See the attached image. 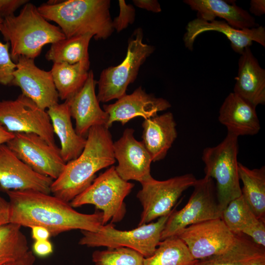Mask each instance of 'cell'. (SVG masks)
I'll use <instances>...</instances> for the list:
<instances>
[{
  "mask_svg": "<svg viewBox=\"0 0 265 265\" xmlns=\"http://www.w3.org/2000/svg\"><path fill=\"white\" fill-rule=\"evenodd\" d=\"M10 45L8 42L3 43L0 40V84L10 85L13 80V73L16 65L12 59Z\"/></svg>",
  "mask_w": 265,
  "mask_h": 265,
  "instance_id": "obj_33",
  "label": "cell"
},
{
  "mask_svg": "<svg viewBox=\"0 0 265 265\" xmlns=\"http://www.w3.org/2000/svg\"><path fill=\"white\" fill-rule=\"evenodd\" d=\"M242 234L250 237L257 245L265 247V222L258 219L252 225L245 229Z\"/></svg>",
  "mask_w": 265,
  "mask_h": 265,
  "instance_id": "obj_35",
  "label": "cell"
},
{
  "mask_svg": "<svg viewBox=\"0 0 265 265\" xmlns=\"http://www.w3.org/2000/svg\"><path fill=\"white\" fill-rule=\"evenodd\" d=\"M47 112L50 118L53 131L60 141V154L66 163L77 158L83 151L86 138L79 135L73 128L68 102L57 104Z\"/></svg>",
  "mask_w": 265,
  "mask_h": 265,
  "instance_id": "obj_23",
  "label": "cell"
},
{
  "mask_svg": "<svg viewBox=\"0 0 265 265\" xmlns=\"http://www.w3.org/2000/svg\"><path fill=\"white\" fill-rule=\"evenodd\" d=\"M51 1L37 7L47 21L58 25L66 38L90 34L96 40L106 39L114 29L109 0Z\"/></svg>",
  "mask_w": 265,
  "mask_h": 265,
  "instance_id": "obj_3",
  "label": "cell"
},
{
  "mask_svg": "<svg viewBox=\"0 0 265 265\" xmlns=\"http://www.w3.org/2000/svg\"><path fill=\"white\" fill-rule=\"evenodd\" d=\"M263 258H265V248L240 234L237 235L234 243L228 250L197 260L194 265H247Z\"/></svg>",
  "mask_w": 265,
  "mask_h": 265,
  "instance_id": "obj_25",
  "label": "cell"
},
{
  "mask_svg": "<svg viewBox=\"0 0 265 265\" xmlns=\"http://www.w3.org/2000/svg\"><path fill=\"white\" fill-rule=\"evenodd\" d=\"M96 84L93 72L90 70L83 86L73 97L66 100L71 117L75 120V131L83 137L87 136L89 129L93 126L106 127L108 120L107 114L99 105L95 93Z\"/></svg>",
  "mask_w": 265,
  "mask_h": 265,
  "instance_id": "obj_19",
  "label": "cell"
},
{
  "mask_svg": "<svg viewBox=\"0 0 265 265\" xmlns=\"http://www.w3.org/2000/svg\"><path fill=\"white\" fill-rule=\"evenodd\" d=\"M0 32L8 42L13 60L20 56L34 59L43 47L66 38L58 26L50 23L30 2L25 4L17 16L5 18Z\"/></svg>",
  "mask_w": 265,
  "mask_h": 265,
  "instance_id": "obj_4",
  "label": "cell"
},
{
  "mask_svg": "<svg viewBox=\"0 0 265 265\" xmlns=\"http://www.w3.org/2000/svg\"><path fill=\"white\" fill-rule=\"evenodd\" d=\"M176 236L197 260L225 252L232 246L237 238L221 218L190 225L181 230Z\"/></svg>",
  "mask_w": 265,
  "mask_h": 265,
  "instance_id": "obj_13",
  "label": "cell"
},
{
  "mask_svg": "<svg viewBox=\"0 0 265 265\" xmlns=\"http://www.w3.org/2000/svg\"><path fill=\"white\" fill-rule=\"evenodd\" d=\"M35 257L32 251L28 250L19 258L3 265H35Z\"/></svg>",
  "mask_w": 265,
  "mask_h": 265,
  "instance_id": "obj_40",
  "label": "cell"
},
{
  "mask_svg": "<svg viewBox=\"0 0 265 265\" xmlns=\"http://www.w3.org/2000/svg\"><path fill=\"white\" fill-rule=\"evenodd\" d=\"M184 2L198 13V18L211 22L219 17L238 29L257 27L255 19L234 2L223 0H186Z\"/></svg>",
  "mask_w": 265,
  "mask_h": 265,
  "instance_id": "obj_24",
  "label": "cell"
},
{
  "mask_svg": "<svg viewBox=\"0 0 265 265\" xmlns=\"http://www.w3.org/2000/svg\"><path fill=\"white\" fill-rule=\"evenodd\" d=\"M14 136V133L8 132L0 124V145L6 144Z\"/></svg>",
  "mask_w": 265,
  "mask_h": 265,
  "instance_id": "obj_43",
  "label": "cell"
},
{
  "mask_svg": "<svg viewBox=\"0 0 265 265\" xmlns=\"http://www.w3.org/2000/svg\"><path fill=\"white\" fill-rule=\"evenodd\" d=\"M32 251L34 255L45 258L53 253V247L49 239L35 240L32 245Z\"/></svg>",
  "mask_w": 265,
  "mask_h": 265,
  "instance_id": "obj_37",
  "label": "cell"
},
{
  "mask_svg": "<svg viewBox=\"0 0 265 265\" xmlns=\"http://www.w3.org/2000/svg\"><path fill=\"white\" fill-rule=\"evenodd\" d=\"M3 19L0 16V24H1L3 21Z\"/></svg>",
  "mask_w": 265,
  "mask_h": 265,
  "instance_id": "obj_45",
  "label": "cell"
},
{
  "mask_svg": "<svg viewBox=\"0 0 265 265\" xmlns=\"http://www.w3.org/2000/svg\"><path fill=\"white\" fill-rule=\"evenodd\" d=\"M143 37L142 29H136L129 40L123 61L102 71L97 81L99 102L118 100L126 94L128 86L136 79L140 67L155 50L154 46L143 43Z\"/></svg>",
  "mask_w": 265,
  "mask_h": 265,
  "instance_id": "obj_8",
  "label": "cell"
},
{
  "mask_svg": "<svg viewBox=\"0 0 265 265\" xmlns=\"http://www.w3.org/2000/svg\"><path fill=\"white\" fill-rule=\"evenodd\" d=\"M89 67L90 63L84 62L53 63L51 72L60 99L65 101L81 88L88 78Z\"/></svg>",
  "mask_w": 265,
  "mask_h": 265,
  "instance_id": "obj_27",
  "label": "cell"
},
{
  "mask_svg": "<svg viewBox=\"0 0 265 265\" xmlns=\"http://www.w3.org/2000/svg\"><path fill=\"white\" fill-rule=\"evenodd\" d=\"M250 11L257 16H261L265 13V0H251L250 4Z\"/></svg>",
  "mask_w": 265,
  "mask_h": 265,
  "instance_id": "obj_42",
  "label": "cell"
},
{
  "mask_svg": "<svg viewBox=\"0 0 265 265\" xmlns=\"http://www.w3.org/2000/svg\"><path fill=\"white\" fill-rule=\"evenodd\" d=\"M134 184L122 179L112 166L96 178L91 184L70 202L73 208L94 205L103 213V224L120 222L126 212L124 200Z\"/></svg>",
  "mask_w": 265,
  "mask_h": 265,
  "instance_id": "obj_7",
  "label": "cell"
},
{
  "mask_svg": "<svg viewBox=\"0 0 265 265\" xmlns=\"http://www.w3.org/2000/svg\"><path fill=\"white\" fill-rule=\"evenodd\" d=\"M31 237L35 240L49 239L51 237L50 231L40 226H34L31 228Z\"/></svg>",
  "mask_w": 265,
  "mask_h": 265,
  "instance_id": "obj_41",
  "label": "cell"
},
{
  "mask_svg": "<svg viewBox=\"0 0 265 265\" xmlns=\"http://www.w3.org/2000/svg\"><path fill=\"white\" fill-rule=\"evenodd\" d=\"M28 2L27 0H0V16L3 19L14 15L18 8Z\"/></svg>",
  "mask_w": 265,
  "mask_h": 265,
  "instance_id": "obj_36",
  "label": "cell"
},
{
  "mask_svg": "<svg viewBox=\"0 0 265 265\" xmlns=\"http://www.w3.org/2000/svg\"><path fill=\"white\" fill-rule=\"evenodd\" d=\"M187 203L182 209L170 214L161 235V241L176 236L190 225L221 218L222 211L217 201L213 180L205 175L196 180Z\"/></svg>",
  "mask_w": 265,
  "mask_h": 265,
  "instance_id": "obj_9",
  "label": "cell"
},
{
  "mask_svg": "<svg viewBox=\"0 0 265 265\" xmlns=\"http://www.w3.org/2000/svg\"><path fill=\"white\" fill-rule=\"evenodd\" d=\"M247 265H265V258L262 259Z\"/></svg>",
  "mask_w": 265,
  "mask_h": 265,
  "instance_id": "obj_44",
  "label": "cell"
},
{
  "mask_svg": "<svg viewBox=\"0 0 265 265\" xmlns=\"http://www.w3.org/2000/svg\"><path fill=\"white\" fill-rule=\"evenodd\" d=\"M132 1L137 7L149 11L159 13L161 11L160 4L156 0H133Z\"/></svg>",
  "mask_w": 265,
  "mask_h": 265,
  "instance_id": "obj_38",
  "label": "cell"
},
{
  "mask_svg": "<svg viewBox=\"0 0 265 265\" xmlns=\"http://www.w3.org/2000/svg\"><path fill=\"white\" fill-rule=\"evenodd\" d=\"M238 138L227 132L222 141L215 146L206 147L202 153L205 175L216 181V195L222 212L231 201L241 195Z\"/></svg>",
  "mask_w": 265,
  "mask_h": 265,
  "instance_id": "obj_5",
  "label": "cell"
},
{
  "mask_svg": "<svg viewBox=\"0 0 265 265\" xmlns=\"http://www.w3.org/2000/svg\"><path fill=\"white\" fill-rule=\"evenodd\" d=\"M93 37L91 34H85L59 40L52 44L46 54V58L53 63H90L88 47Z\"/></svg>",
  "mask_w": 265,
  "mask_h": 265,
  "instance_id": "obj_28",
  "label": "cell"
},
{
  "mask_svg": "<svg viewBox=\"0 0 265 265\" xmlns=\"http://www.w3.org/2000/svg\"><path fill=\"white\" fill-rule=\"evenodd\" d=\"M238 59V72L234 92L253 106L265 104V70L246 47Z\"/></svg>",
  "mask_w": 265,
  "mask_h": 265,
  "instance_id": "obj_20",
  "label": "cell"
},
{
  "mask_svg": "<svg viewBox=\"0 0 265 265\" xmlns=\"http://www.w3.org/2000/svg\"><path fill=\"white\" fill-rule=\"evenodd\" d=\"M0 124L12 133H34L55 145L54 133L47 110L20 94L14 100L0 101Z\"/></svg>",
  "mask_w": 265,
  "mask_h": 265,
  "instance_id": "obj_11",
  "label": "cell"
},
{
  "mask_svg": "<svg viewBox=\"0 0 265 265\" xmlns=\"http://www.w3.org/2000/svg\"><path fill=\"white\" fill-rule=\"evenodd\" d=\"M21 227L10 222L0 226V265L15 260L29 250Z\"/></svg>",
  "mask_w": 265,
  "mask_h": 265,
  "instance_id": "obj_30",
  "label": "cell"
},
{
  "mask_svg": "<svg viewBox=\"0 0 265 265\" xmlns=\"http://www.w3.org/2000/svg\"><path fill=\"white\" fill-rule=\"evenodd\" d=\"M218 120L227 132L238 137L255 135L261 129L256 107L234 92L229 93L220 106Z\"/></svg>",
  "mask_w": 265,
  "mask_h": 265,
  "instance_id": "obj_21",
  "label": "cell"
},
{
  "mask_svg": "<svg viewBox=\"0 0 265 265\" xmlns=\"http://www.w3.org/2000/svg\"><path fill=\"white\" fill-rule=\"evenodd\" d=\"M171 212L155 222L143 224L131 230L116 229L114 223L110 222L103 225L97 232L81 231L83 236L79 244L90 247H128L139 252L144 258L148 257L154 254L161 241L162 231Z\"/></svg>",
  "mask_w": 265,
  "mask_h": 265,
  "instance_id": "obj_6",
  "label": "cell"
},
{
  "mask_svg": "<svg viewBox=\"0 0 265 265\" xmlns=\"http://www.w3.org/2000/svg\"><path fill=\"white\" fill-rule=\"evenodd\" d=\"M221 219L235 235L242 234L258 219L242 195L228 204L222 212Z\"/></svg>",
  "mask_w": 265,
  "mask_h": 265,
  "instance_id": "obj_31",
  "label": "cell"
},
{
  "mask_svg": "<svg viewBox=\"0 0 265 265\" xmlns=\"http://www.w3.org/2000/svg\"><path fill=\"white\" fill-rule=\"evenodd\" d=\"M6 144L32 170L53 180L59 176L66 163L60 148L49 144L34 133H15Z\"/></svg>",
  "mask_w": 265,
  "mask_h": 265,
  "instance_id": "obj_12",
  "label": "cell"
},
{
  "mask_svg": "<svg viewBox=\"0 0 265 265\" xmlns=\"http://www.w3.org/2000/svg\"><path fill=\"white\" fill-rule=\"evenodd\" d=\"M239 180L243 186L241 195L255 215L265 222V167L249 169L238 163Z\"/></svg>",
  "mask_w": 265,
  "mask_h": 265,
  "instance_id": "obj_26",
  "label": "cell"
},
{
  "mask_svg": "<svg viewBox=\"0 0 265 265\" xmlns=\"http://www.w3.org/2000/svg\"><path fill=\"white\" fill-rule=\"evenodd\" d=\"M113 144L108 128L104 126L91 127L81 153L66 162L59 176L53 181L51 192L70 202L91 184L98 171L115 163Z\"/></svg>",
  "mask_w": 265,
  "mask_h": 265,
  "instance_id": "obj_2",
  "label": "cell"
},
{
  "mask_svg": "<svg viewBox=\"0 0 265 265\" xmlns=\"http://www.w3.org/2000/svg\"><path fill=\"white\" fill-rule=\"evenodd\" d=\"M9 222L31 228H47L51 236L72 230L97 232L103 225V213L79 212L69 203L34 190H8Z\"/></svg>",
  "mask_w": 265,
  "mask_h": 265,
  "instance_id": "obj_1",
  "label": "cell"
},
{
  "mask_svg": "<svg viewBox=\"0 0 265 265\" xmlns=\"http://www.w3.org/2000/svg\"><path fill=\"white\" fill-rule=\"evenodd\" d=\"M142 126V142L152 162L163 159L177 137L173 114L167 112L144 119Z\"/></svg>",
  "mask_w": 265,
  "mask_h": 265,
  "instance_id": "obj_22",
  "label": "cell"
},
{
  "mask_svg": "<svg viewBox=\"0 0 265 265\" xmlns=\"http://www.w3.org/2000/svg\"><path fill=\"white\" fill-rule=\"evenodd\" d=\"M144 257L128 247L96 250L92 255L95 265H143Z\"/></svg>",
  "mask_w": 265,
  "mask_h": 265,
  "instance_id": "obj_32",
  "label": "cell"
},
{
  "mask_svg": "<svg viewBox=\"0 0 265 265\" xmlns=\"http://www.w3.org/2000/svg\"><path fill=\"white\" fill-rule=\"evenodd\" d=\"M134 130L127 128L122 136L113 142V149L118 165V175L124 180H134L140 183L152 176L150 173L151 156L142 141L134 137Z\"/></svg>",
  "mask_w": 265,
  "mask_h": 265,
  "instance_id": "obj_16",
  "label": "cell"
},
{
  "mask_svg": "<svg viewBox=\"0 0 265 265\" xmlns=\"http://www.w3.org/2000/svg\"><path fill=\"white\" fill-rule=\"evenodd\" d=\"M170 107L171 104L167 100L148 94L140 86L132 94H126L114 103L103 105V109L108 116L106 127L109 129L114 122H119L124 125L137 117L148 119Z\"/></svg>",
  "mask_w": 265,
  "mask_h": 265,
  "instance_id": "obj_17",
  "label": "cell"
},
{
  "mask_svg": "<svg viewBox=\"0 0 265 265\" xmlns=\"http://www.w3.org/2000/svg\"><path fill=\"white\" fill-rule=\"evenodd\" d=\"M210 31L224 34L230 41L232 49L239 54L246 47H250L254 41L265 47V28L262 26L238 29L224 21L214 20L208 22L197 17L188 22L186 27L183 38L186 47L192 51L196 38L200 34Z\"/></svg>",
  "mask_w": 265,
  "mask_h": 265,
  "instance_id": "obj_18",
  "label": "cell"
},
{
  "mask_svg": "<svg viewBox=\"0 0 265 265\" xmlns=\"http://www.w3.org/2000/svg\"><path fill=\"white\" fill-rule=\"evenodd\" d=\"M10 206L8 201L0 195V226L9 223Z\"/></svg>",
  "mask_w": 265,
  "mask_h": 265,
  "instance_id": "obj_39",
  "label": "cell"
},
{
  "mask_svg": "<svg viewBox=\"0 0 265 265\" xmlns=\"http://www.w3.org/2000/svg\"><path fill=\"white\" fill-rule=\"evenodd\" d=\"M196 180L192 174L187 173L164 181L152 177L140 183L142 188L136 197L143 210L138 226L171 213L182 193L193 186Z\"/></svg>",
  "mask_w": 265,
  "mask_h": 265,
  "instance_id": "obj_10",
  "label": "cell"
},
{
  "mask_svg": "<svg viewBox=\"0 0 265 265\" xmlns=\"http://www.w3.org/2000/svg\"><path fill=\"white\" fill-rule=\"evenodd\" d=\"M16 65L11 85L19 87L23 95L42 109L58 103L59 98L51 71L40 69L34 59L24 56L19 57Z\"/></svg>",
  "mask_w": 265,
  "mask_h": 265,
  "instance_id": "obj_14",
  "label": "cell"
},
{
  "mask_svg": "<svg viewBox=\"0 0 265 265\" xmlns=\"http://www.w3.org/2000/svg\"><path fill=\"white\" fill-rule=\"evenodd\" d=\"M119 15L112 20L114 29L120 32L133 23L135 18V9L131 4H127L125 0H119Z\"/></svg>",
  "mask_w": 265,
  "mask_h": 265,
  "instance_id": "obj_34",
  "label": "cell"
},
{
  "mask_svg": "<svg viewBox=\"0 0 265 265\" xmlns=\"http://www.w3.org/2000/svg\"><path fill=\"white\" fill-rule=\"evenodd\" d=\"M197 261L175 236L160 241L154 254L144 258L143 265H194Z\"/></svg>",
  "mask_w": 265,
  "mask_h": 265,
  "instance_id": "obj_29",
  "label": "cell"
},
{
  "mask_svg": "<svg viewBox=\"0 0 265 265\" xmlns=\"http://www.w3.org/2000/svg\"><path fill=\"white\" fill-rule=\"evenodd\" d=\"M53 180L40 174L22 161L6 144L0 145V187L50 194Z\"/></svg>",
  "mask_w": 265,
  "mask_h": 265,
  "instance_id": "obj_15",
  "label": "cell"
}]
</instances>
